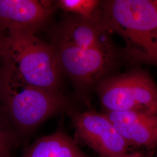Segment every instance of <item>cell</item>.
<instances>
[{
	"instance_id": "6da1fadb",
	"label": "cell",
	"mask_w": 157,
	"mask_h": 157,
	"mask_svg": "<svg viewBox=\"0 0 157 157\" xmlns=\"http://www.w3.org/2000/svg\"><path fill=\"white\" fill-rule=\"evenodd\" d=\"M111 34L101 23L99 10L90 17L67 15L52 30L50 44L62 76L72 81L89 109L91 91L114 73L122 60Z\"/></svg>"
},
{
	"instance_id": "7a4b0ae2",
	"label": "cell",
	"mask_w": 157,
	"mask_h": 157,
	"mask_svg": "<svg viewBox=\"0 0 157 157\" xmlns=\"http://www.w3.org/2000/svg\"><path fill=\"white\" fill-rule=\"evenodd\" d=\"M100 19L111 34L122 37L121 59L131 65L157 67V7L154 0L101 1Z\"/></svg>"
},
{
	"instance_id": "3957f363",
	"label": "cell",
	"mask_w": 157,
	"mask_h": 157,
	"mask_svg": "<svg viewBox=\"0 0 157 157\" xmlns=\"http://www.w3.org/2000/svg\"><path fill=\"white\" fill-rule=\"evenodd\" d=\"M0 99L6 107L20 146H25L40 126L51 116L75 109L61 92L30 85L0 66Z\"/></svg>"
},
{
	"instance_id": "277c9868",
	"label": "cell",
	"mask_w": 157,
	"mask_h": 157,
	"mask_svg": "<svg viewBox=\"0 0 157 157\" xmlns=\"http://www.w3.org/2000/svg\"><path fill=\"white\" fill-rule=\"evenodd\" d=\"M0 66L28 84L60 92L62 75L54 50L35 34L6 32L1 46Z\"/></svg>"
},
{
	"instance_id": "5b68a950",
	"label": "cell",
	"mask_w": 157,
	"mask_h": 157,
	"mask_svg": "<svg viewBox=\"0 0 157 157\" xmlns=\"http://www.w3.org/2000/svg\"><path fill=\"white\" fill-rule=\"evenodd\" d=\"M102 112L157 113V86L146 71L138 67L112 74L95 88Z\"/></svg>"
},
{
	"instance_id": "8992f818",
	"label": "cell",
	"mask_w": 157,
	"mask_h": 157,
	"mask_svg": "<svg viewBox=\"0 0 157 157\" xmlns=\"http://www.w3.org/2000/svg\"><path fill=\"white\" fill-rule=\"evenodd\" d=\"M72 121L75 136L101 157H122L130 146L107 116L89 109H73L67 113Z\"/></svg>"
},
{
	"instance_id": "52a82bcc",
	"label": "cell",
	"mask_w": 157,
	"mask_h": 157,
	"mask_svg": "<svg viewBox=\"0 0 157 157\" xmlns=\"http://www.w3.org/2000/svg\"><path fill=\"white\" fill-rule=\"evenodd\" d=\"M56 1L0 0V29L35 34L50 21Z\"/></svg>"
},
{
	"instance_id": "ba28073f",
	"label": "cell",
	"mask_w": 157,
	"mask_h": 157,
	"mask_svg": "<svg viewBox=\"0 0 157 157\" xmlns=\"http://www.w3.org/2000/svg\"><path fill=\"white\" fill-rule=\"evenodd\" d=\"M111 121L129 146L157 147V113L102 112Z\"/></svg>"
},
{
	"instance_id": "9c48e42d",
	"label": "cell",
	"mask_w": 157,
	"mask_h": 157,
	"mask_svg": "<svg viewBox=\"0 0 157 157\" xmlns=\"http://www.w3.org/2000/svg\"><path fill=\"white\" fill-rule=\"evenodd\" d=\"M74 140L62 128L26 147L21 157H59Z\"/></svg>"
},
{
	"instance_id": "30bf717a",
	"label": "cell",
	"mask_w": 157,
	"mask_h": 157,
	"mask_svg": "<svg viewBox=\"0 0 157 157\" xmlns=\"http://www.w3.org/2000/svg\"><path fill=\"white\" fill-rule=\"evenodd\" d=\"M20 147L2 101L0 99V157H14L17 147Z\"/></svg>"
},
{
	"instance_id": "8fae6325",
	"label": "cell",
	"mask_w": 157,
	"mask_h": 157,
	"mask_svg": "<svg viewBox=\"0 0 157 157\" xmlns=\"http://www.w3.org/2000/svg\"><path fill=\"white\" fill-rule=\"evenodd\" d=\"M57 8L67 13L83 17H93L98 11L101 1L98 0H59L56 1Z\"/></svg>"
},
{
	"instance_id": "7c38bea8",
	"label": "cell",
	"mask_w": 157,
	"mask_h": 157,
	"mask_svg": "<svg viewBox=\"0 0 157 157\" xmlns=\"http://www.w3.org/2000/svg\"><path fill=\"white\" fill-rule=\"evenodd\" d=\"M122 157H146L143 153L140 152H134L132 153H128Z\"/></svg>"
},
{
	"instance_id": "4fadbf2b",
	"label": "cell",
	"mask_w": 157,
	"mask_h": 157,
	"mask_svg": "<svg viewBox=\"0 0 157 157\" xmlns=\"http://www.w3.org/2000/svg\"><path fill=\"white\" fill-rule=\"evenodd\" d=\"M6 32L2 30L1 29H0V50H1V43H2V40L4 39L5 35H6Z\"/></svg>"
},
{
	"instance_id": "5bb4252c",
	"label": "cell",
	"mask_w": 157,
	"mask_h": 157,
	"mask_svg": "<svg viewBox=\"0 0 157 157\" xmlns=\"http://www.w3.org/2000/svg\"><path fill=\"white\" fill-rule=\"evenodd\" d=\"M154 1H155V4H156L157 7V0H154Z\"/></svg>"
},
{
	"instance_id": "9a60e30c",
	"label": "cell",
	"mask_w": 157,
	"mask_h": 157,
	"mask_svg": "<svg viewBox=\"0 0 157 157\" xmlns=\"http://www.w3.org/2000/svg\"><path fill=\"white\" fill-rule=\"evenodd\" d=\"M155 157H157V155H155Z\"/></svg>"
}]
</instances>
